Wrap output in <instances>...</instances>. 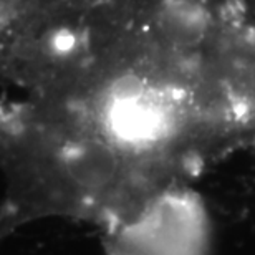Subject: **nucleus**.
I'll return each instance as SVG.
<instances>
[{
    "label": "nucleus",
    "instance_id": "obj_1",
    "mask_svg": "<svg viewBox=\"0 0 255 255\" xmlns=\"http://www.w3.org/2000/svg\"><path fill=\"white\" fill-rule=\"evenodd\" d=\"M106 255H212L214 224L189 184L162 192L131 221L105 231Z\"/></svg>",
    "mask_w": 255,
    "mask_h": 255
}]
</instances>
